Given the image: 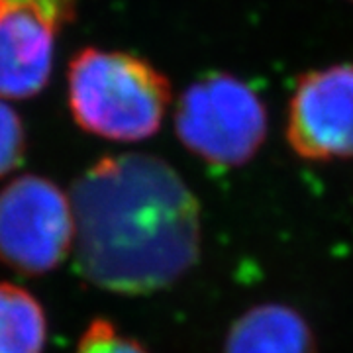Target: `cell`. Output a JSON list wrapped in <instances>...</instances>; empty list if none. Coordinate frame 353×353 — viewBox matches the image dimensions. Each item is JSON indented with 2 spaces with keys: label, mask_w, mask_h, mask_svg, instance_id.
<instances>
[{
  "label": "cell",
  "mask_w": 353,
  "mask_h": 353,
  "mask_svg": "<svg viewBox=\"0 0 353 353\" xmlns=\"http://www.w3.org/2000/svg\"><path fill=\"white\" fill-rule=\"evenodd\" d=\"M71 208L77 269L99 289L148 294L173 285L199 259V202L159 157L97 161L75 181Z\"/></svg>",
  "instance_id": "6da1fadb"
},
{
  "label": "cell",
  "mask_w": 353,
  "mask_h": 353,
  "mask_svg": "<svg viewBox=\"0 0 353 353\" xmlns=\"http://www.w3.org/2000/svg\"><path fill=\"white\" fill-rule=\"evenodd\" d=\"M169 102L167 77L136 55L87 48L69 65V106L88 134L114 141L152 138Z\"/></svg>",
  "instance_id": "7a4b0ae2"
},
{
  "label": "cell",
  "mask_w": 353,
  "mask_h": 353,
  "mask_svg": "<svg viewBox=\"0 0 353 353\" xmlns=\"http://www.w3.org/2000/svg\"><path fill=\"white\" fill-rule=\"evenodd\" d=\"M183 145L214 167L248 163L267 136L261 97L238 77L216 73L190 85L175 110Z\"/></svg>",
  "instance_id": "3957f363"
},
{
  "label": "cell",
  "mask_w": 353,
  "mask_h": 353,
  "mask_svg": "<svg viewBox=\"0 0 353 353\" xmlns=\"http://www.w3.org/2000/svg\"><path fill=\"white\" fill-rule=\"evenodd\" d=\"M75 240L71 201L43 176L14 179L0 190V261L22 275H43Z\"/></svg>",
  "instance_id": "277c9868"
},
{
  "label": "cell",
  "mask_w": 353,
  "mask_h": 353,
  "mask_svg": "<svg viewBox=\"0 0 353 353\" xmlns=\"http://www.w3.org/2000/svg\"><path fill=\"white\" fill-rule=\"evenodd\" d=\"M287 139L308 161L353 157V63L330 65L299 79L289 101Z\"/></svg>",
  "instance_id": "5b68a950"
},
{
  "label": "cell",
  "mask_w": 353,
  "mask_h": 353,
  "mask_svg": "<svg viewBox=\"0 0 353 353\" xmlns=\"http://www.w3.org/2000/svg\"><path fill=\"white\" fill-rule=\"evenodd\" d=\"M59 26L32 4L0 8V97L22 101L48 85Z\"/></svg>",
  "instance_id": "8992f818"
},
{
  "label": "cell",
  "mask_w": 353,
  "mask_h": 353,
  "mask_svg": "<svg viewBox=\"0 0 353 353\" xmlns=\"http://www.w3.org/2000/svg\"><path fill=\"white\" fill-rule=\"evenodd\" d=\"M224 353H316L314 334L294 308L261 304L234 322Z\"/></svg>",
  "instance_id": "52a82bcc"
},
{
  "label": "cell",
  "mask_w": 353,
  "mask_h": 353,
  "mask_svg": "<svg viewBox=\"0 0 353 353\" xmlns=\"http://www.w3.org/2000/svg\"><path fill=\"white\" fill-rule=\"evenodd\" d=\"M48 320L41 304L10 283H0V353H43Z\"/></svg>",
  "instance_id": "ba28073f"
},
{
  "label": "cell",
  "mask_w": 353,
  "mask_h": 353,
  "mask_svg": "<svg viewBox=\"0 0 353 353\" xmlns=\"http://www.w3.org/2000/svg\"><path fill=\"white\" fill-rule=\"evenodd\" d=\"M75 353H148L139 341L114 328L106 318H97L85 330Z\"/></svg>",
  "instance_id": "9c48e42d"
},
{
  "label": "cell",
  "mask_w": 353,
  "mask_h": 353,
  "mask_svg": "<svg viewBox=\"0 0 353 353\" xmlns=\"http://www.w3.org/2000/svg\"><path fill=\"white\" fill-rule=\"evenodd\" d=\"M26 152L24 126L8 104L0 102V176L10 173Z\"/></svg>",
  "instance_id": "30bf717a"
},
{
  "label": "cell",
  "mask_w": 353,
  "mask_h": 353,
  "mask_svg": "<svg viewBox=\"0 0 353 353\" xmlns=\"http://www.w3.org/2000/svg\"><path fill=\"white\" fill-rule=\"evenodd\" d=\"M10 2H14V4H32V6L39 8L41 12L48 14L51 20L61 28L69 20H73L81 0H4V4H10Z\"/></svg>",
  "instance_id": "8fae6325"
},
{
  "label": "cell",
  "mask_w": 353,
  "mask_h": 353,
  "mask_svg": "<svg viewBox=\"0 0 353 353\" xmlns=\"http://www.w3.org/2000/svg\"><path fill=\"white\" fill-rule=\"evenodd\" d=\"M2 4H4V0H0V8H2Z\"/></svg>",
  "instance_id": "7c38bea8"
}]
</instances>
